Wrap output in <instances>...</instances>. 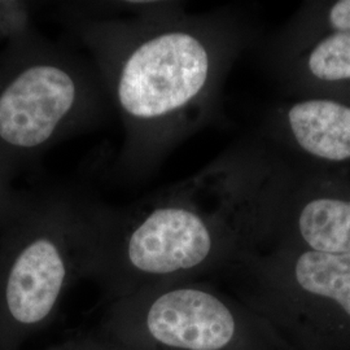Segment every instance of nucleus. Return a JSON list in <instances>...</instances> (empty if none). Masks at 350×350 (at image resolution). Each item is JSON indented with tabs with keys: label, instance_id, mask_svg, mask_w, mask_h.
I'll return each mask as SVG.
<instances>
[{
	"label": "nucleus",
	"instance_id": "obj_1",
	"mask_svg": "<svg viewBox=\"0 0 350 350\" xmlns=\"http://www.w3.org/2000/svg\"><path fill=\"white\" fill-rule=\"evenodd\" d=\"M70 27L124 126L116 173L133 180L209 120L245 39L232 16L172 1L144 16L73 12Z\"/></svg>",
	"mask_w": 350,
	"mask_h": 350
},
{
	"label": "nucleus",
	"instance_id": "obj_2",
	"mask_svg": "<svg viewBox=\"0 0 350 350\" xmlns=\"http://www.w3.org/2000/svg\"><path fill=\"white\" fill-rule=\"evenodd\" d=\"M274 201L266 160L241 147L131 205L100 202L88 279L111 301L188 282L241 254Z\"/></svg>",
	"mask_w": 350,
	"mask_h": 350
},
{
	"label": "nucleus",
	"instance_id": "obj_3",
	"mask_svg": "<svg viewBox=\"0 0 350 350\" xmlns=\"http://www.w3.org/2000/svg\"><path fill=\"white\" fill-rule=\"evenodd\" d=\"M100 201L73 188L31 192L0 230V345L17 350L50 325L69 289L90 275Z\"/></svg>",
	"mask_w": 350,
	"mask_h": 350
},
{
	"label": "nucleus",
	"instance_id": "obj_4",
	"mask_svg": "<svg viewBox=\"0 0 350 350\" xmlns=\"http://www.w3.org/2000/svg\"><path fill=\"white\" fill-rule=\"evenodd\" d=\"M109 100L90 59L30 26L0 52V178L12 183L57 143L98 125Z\"/></svg>",
	"mask_w": 350,
	"mask_h": 350
},
{
	"label": "nucleus",
	"instance_id": "obj_5",
	"mask_svg": "<svg viewBox=\"0 0 350 350\" xmlns=\"http://www.w3.org/2000/svg\"><path fill=\"white\" fill-rule=\"evenodd\" d=\"M241 322L211 288L179 282L111 301L100 336L116 350H238Z\"/></svg>",
	"mask_w": 350,
	"mask_h": 350
},
{
	"label": "nucleus",
	"instance_id": "obj_6",
	"mask_svg": "<svg viewBox=\"0 0 350 350\" xmlns=\"http://www.w3.org/2000/svg\"><path fill=\"white\" fill-rule=\"evenodd\" d=\"M279 138L306 157L328 165L350 163V100L305 96L278 109Z\"/></svg>",
	"mask_w": 350,
	"mask_h": 350
},
{
	"label": "nucleus",
	"instance_id": "obj_7",
	"mask_svg": "<svg viewBox=\"0 0 350 350\" xmlns=\"http://www.w3.org/2000/svg\"><path fill=\"white\" fill-rule=\"evenodd\" d=\"M293 204L295 227L306 250L350 253V185H314Z\"/></svg>",
	"mask_w": 350,
	"mask_h": 350
},
{
	"label": "nucleus",
	"instance_id": "obj_8",
	"mask_svg": "<svg viewBox=\"0 0 350 350\" xmlns=\"http://www.w3.org/2000/svg\"><path fill=\"white\" fill-rule=\"evenodd\" d=\"M296 77L306 96L350 100V33H332L305 40Z\"/></svg>",
	"mask_w": 350,
	"mask_h": 350
},
{
	"label": "nucleus",
	"instance_id": "obj_9",
	"mask_svg": "<svg viewBox=\"0 0 350 350\" xmlns=\"http://www.w3.org/2000/svg\"><path fill=\"white\" fill-rule=\"evenodd\" d=\"M292 273L302 292L334 301L350 317V253L302 250L295 260Z\"/></svg>",
	"mask_w": 350,
	"mask_h": 350
},
{
	"label": "nucleus",
	"instance_id": "obj_10",
	"mask_svg": "<svg viewBox=\"0 0 350 350\" xmlns=\"http://www.w3.org/2000/svg\"><path fill=\"white\" fill-rule=\"evenodd\" d=\"M312 34L318 37L332 33H350V0H338L321 4L317 12L312 13L310 23H306Z\"/></svg>",
	"mask_w": 350,
	"mask_h": 350
},
{
	"label": "nucleus",
	"instance_id": "obj_11",
	"mask_svg": "<svg viewBox=\"0 0 350 350\" xmlns=\"http://www.w3.org/2000/svg\"><path fill=\"white\" fill-rule=\"evenodd\" d=\"M30 8L26 1L0 0V40L8 42L31 26Z\"/></svg>",
	"mask_w": 350,
	"mask_h": 350
},
{
	"label": "nucleus",
	"instance_id": "obj_12",
	"mask_svg": "<svg viewBox=\"0 0 350 350\" xmlns=\"http://www.w3.org/2000/svg\"><path fill=\"white\" fill-rule=\"evenodd\" d=\"M30 196V192L16 191L11 182L0 178V230L21 214Z\"/></svg>",
	"mask_w": 350,
	"mask_h": 350
},
{
	"label": "nucleus",
	"instance_id": "obj_13",
	"mask_svg": "<svg viewBox=\"0 0 350 350\" xmlns=\"http://www.w3.org/2000/svg\"><path fill=\"white\" fill-rule=\"evenodd\" d=\"M44 350H116L100 336L98 338H78L64 341Z\"/></svg>",
	"mask_w": 350,
	"mask_h": 350
},
{
	"label": "nucleus",
	"instance_id": "obj_14",
	"mask_svg": "<svg viewBox=\"0 0 350 350\" xmlns=\"http://www.w3.org/2000/svg\"><path fill=\"white\" fill-rule=\"evenodd\" d=\"M0 350H5V349H4V348H3V347H1V345H0Z\"/></svg>",
	"mask_w": 350,
	"mask_h": 350
}]
</instances>
